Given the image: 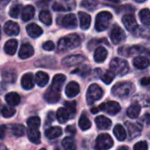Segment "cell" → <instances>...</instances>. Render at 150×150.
I'll return each instance as SVG.
<instances>
[{
    "label": "cell",
    "instance_id": "cell-7",
    "mask_svg": "<svg viewBox=\"0 0 150 150\" xmlns=\"http://www.w3.org/2000/svg\"><path fill=\"white\" fill-rule=\"evenodd\" d=\"M110 36H111V41L114 44H116V45L123 42L126 40V33H125V32L118 25H113V27L111 30Z\"/></svg>",
    "mask_w": 150,
    "mask_h": 150
},
{
    "label": "cell",
    "instance_id": "cell-17",
    "mask_svg": "<svg viewBox=\"0 0 150 150\" xmlns=\"http://www.w3.org/2000/svg\"><path fill=\"white\" fill-rule=\"evenodd\" d=\"M34 53V47L28 44V43H25L20 47V49L19 51V56L21 59H27L29 57H31Z\"/></svg>",
    "mask_w": 150,
    "mask_h": 150
},
{
    "label": "cell",
    "instance_id": "cell-50",
    "mask_svg": "<svg viewBox=\"0 0 150 150\" xmlns=\"http://www.w3.org/2000/svg\"><path fill=\"white\" fill-rule=\"evenodd\" d=\"M5 132H6V127L4 125L0 126V140H3L5 137Z\"/></svg>",
    "mask_w": 150,
    "mask_h": 150
},
{
    "label": "cell",
    "instance_id": "cell-44",
    "mask_svg": "<svg viewBox=\"0 0 150 150\" xmlns=\"http://www.w3.org/2000/svg\"><path fill=\"white\" fill-rule=\"evenodd\" d=\"M114 77H115V74H114L111 70H108V71L105 72V73L103 74V76H102V80H103V82L105 83L106 84H110V83L113 81Z\"/></svg>",
    "mask_w": 150,
    "mask_h": 150
},
{
    "label": "cell",
    "instance_id": "cell-52",
    "mask_svg": "<svg viewBox=\"0 0 150 150\" xmlns=\"http://www.w3.org/2000/svg\"><path fill=\"white\" fill-rule=\"evenodd\" d=\"M142 120L147 124L150 126V114H145L142 118Z\"/></svg>",
    "mask_w": 150,
    "mask_h": 150
},
{
    "label": "cell",
    "instance_id": "cell-5",
    "mask_svg": "<svg viewBox=\"0 0 150 150\" xmlns=\"http://www.w3.org/2000/svg\"><path fill=\"white\" fill-rule=\"evenodd\" d=\"M103 96V91L102 88L96 83H93L88 89L87 95H86L87 102L89 105H93L97 100L101 99Z\"/></svg>",
    "mask_w": 150,
    "mask_h": 150
},
{
    "label": "cell",
    "instance_id": "cell-42",
    "mask_svg": "<svg viewBox=\"0 0 150 150\" xmlns=\"http://www.w3.org/2000/svg\"><path fill=\"white\" fill-rule=\"evenodd\" d=\"M22 10V5L21 4H13L11 6V8L10 9V16L13 18H17L19 17V15L20 14V11Z\"/></svg>",
    "mask_w": 150,
    "mask_h": 150
},
{
    "label": "cell",
    "instance_id": "cell-27",
    "mask_svg": "<svg viewBox=\"0 0 150 150\" xmlns=\"http://www.w3.org/2000/svg\"><path fill=\"white\" fill-rule=\"evenodd\" d=\"M35 10L34 7L32 5H27L23 8L22 12H21V18L23 21H28L30 20L34 15Z\"/></svg>",
    "mask_w": 150,
    "mask_h": 150
},
{
    "label": "cell",
    "instance_id": "cell-4",
    "mask_svg": "<svg viewBox=\"0 0 150 150\" xmlns=\"http://www.w3.org/2000/svg\"><path fill=\"white\" fill-rule=\"evenodd\" d=\"M112 19V14L109 11H101L95 18V29L98 32L105 31Z\"/></svg>",
    "mask_w": 150,
    "mask_h": 150
},
{
    "label": "cell",
    "instance_id": "cell-41",
    "mask_svg": "<svg viewBox=\"0 0 150 150\" xmlns=\"http://www.w3.org/2000/svg\"><path fill=\"white\" fill-rule=\"evenodd\" d=\"M65 109L67 110L70 117H74V115L76 113V102L75 101L65 102Z\"/></svg>",
    "mask_w": 150,
    "mask_h": 150
},
{
    "label": "cell",
    "instance_id": "cell-29",
    "mask_svg": "<svg viewBox=\"0 0 150 150\" xmlns=\"http://www.w3.org/2000/svg\"><path fill=\"white\" fill-rule=\"evenodd\" d=\"M62 134V129L59 127H52L45 131V135L48 139L53 140L59 137Z\"/></svg>",
    "mask_w": 150,
    "mask_h": 150
},
{
    "label": "cell",
    "instance_id": "cell-31",
    "mask_svg": "<svg viewBox=\"0 0 150 150\" xmlns=\"http://www.w3.org/2000/svg\"><path fill=\"white\" fill-rule=\"evenodd\" d=\"M27 137L29 141L34 144L41 142V134L38 129H27Z\"/></svg>",
    "mask_w": 150,
    "mask_h": 150
},
{
    "label": "cell",
    "instance_id": "cell-46",
    "mask_svg": "<svg viewBox=\"0 0 150 150\" xmlns=\"http://www.w3.org/2000/svg\"><path fill=\"white\" fill-rule=\"evenodd\" d=\"M149 149V145L148 142L145 141L142 142H137L134 147H133V150H148Z\"/></svg>",
    "mask_w": 150,
    "mask_h": 150
},
{
    "label": "cell",
    "instance_id": "cell-1",
    "mask_svg": "<svg viewBox=\"0 0 150 150\" xmlns=\"http://www.w3.org/2000/svg\"><path fill=\"white\" fill-rule=\"evenodd\" d=\"M80 45V38L78 34L72 33L66 37L61 38L57 44V50L59 52H64L66 50L73 49Z\"/></svg>",
    "mask_w": 150,
    "mask_h": 150
},
{
    "label": "cell",
    "instance_id": "cell-11",
    "mask_svg": "<svg viewBox=\"0 0 150 150\" xmlns=\"http://www.w3.org/2000/svg\"><path fill=\"white\" fill-rule=\"evenodd\" d=\"M84 61H85L84 56L80 54H72V55H68L67 57L64 58L62 60V63L63 65L66 67H72V66L79 65Z\"/></svg>",
    "mask_w": 150,
    "mask_h": 150
},
{
    "label": "cell",
    "instance_id": "cell-14",
    "mask_svg": "<svg viewBox=\"0 0 150 150\" xmlns=\"http://www.w3.org/2000/svg\"><path fill=\"white\" fill-rule=\"evenodd\" d=\"M75 6V2L65 1V2H56L53 4V10L56 11H65L73 9Z\"/></svg>",
    "mask_w": 150,
    "mask_h": 150
},
{
    "label": "cell",
    "instance_id": "cell-30",
    "mask_svg": "<svg viewBox=\"0 0 150 150\" xmlns=\"http://www.w3.org/2000/svg\"><path fill=\"white\" fill-rule=\"evenodd\" d=\"M34 79H35L36 83L40 87H44L49 82V76L47 73H45L43 71H39L36 73Z\"/></svg>",
    "mask_w": 150,
    "mask_h": 150
},
{
    "label": "cell",
    "instance_id": "cell-53",
    "mask_svg": "<svg viewBox=\"0 0 150 150\" xmlns=\"http://www.w3.org/2000/svg\"><path fill=\"white\" fill-rule=\"evenodd\" d=\"M47 120H48V121L46 122V124H49V123H50V122L53 121V113H52V112H49Z\"/></svg>",
    "mask_w": 150,
    "mask_h": 150
},
{
    "label": "cell",
    "instance_id": "cell-49",
    "mask_svg": "<svg viewBox=\"0 0 150 150\" xmlns=\"http://www.w3.org/2000/svg\"><path fill=\"white\" fill-rule=\"evenodd\" d=\"M65 132L69 134H72V135H74L75 133H76V129L73 126H68L65 129Z\"/></svg>",
    "mask_w": 150,
    "mask_h": 150
},
{
    "label": "cell",
    "instance_id": "cell-38",
    "mask_svg": "<svg viewBox=\"0 0 150 150\" xmlns=\"http://www.w3.org/2000/svg\"><path fill=\"white\" fill-rule=\"evenodd\" d=\"M62 146L65 150H76V143L71 137H65L62 141Z\"/></svg>",
    "mask_w": 150,
    "mask_h": 150
},
{
    "label": "cell",
    "instance_id": "cell-19",
    "mask_svg": "<svg viewBox=\"0 0 150 150\" xmlns=\"http://www.w3.org/2000/svg\"><path fill=\"white\" fill-rule=\"evenodd\" d=\"M95 124L101 130H107L111 127V120L105 116H98L95 118Z\"/></svg>",
    "mask_w": 150,
    "mask_h": 150
},
{
    "label": "cell",
    "instance_id": "cell-9",
    "mask_svg": "<svg viewBox=\"0 0 150 150\" xmlns=\"http://www.w3.org/2000/svg\"><path fill=\"white\" fill-rule=\"evenodd\" d=\"M99 110L103 111L111 115H116L118 114L120 110H121V106L119 105V104L116 101H109L106 103H103L99 108Z\"/></svg>",
    "mask_w": 150,
    "mask_h": 150
},
{
    "label": "cell",
    "instance_id": "cell-22",
    "mask_svg": "<svg viewBox=\"0 0 150 150\" xmlns=\"http://www.w3.org/2000/svg\"><path fill=\"white\" fill-rule=\"evenodd\" d=\"M21 85L25 90H31L34 88V76L32 73L25 74L21 78Z\"/></svg>",
    "mask_w": 150,
    "mask_h": 150
},
{
    "label": "cell",
    "instance_id": "cell-20",
    "mask_svg": "<svg viewBox=\"0 0 150 150\" xmlns=\"http://www.w3.org/2000/svg\"><path fill=\"white\" fill-rule=\"evenodd\" d=\"M27 33L30 37L37 38V37H39V36H41L42 34L43 31L38 25H36L34 23H32V24H29L27 26Z\"/></svg>",
    "mask_w": 150,
    "mask_h": 150
},
{
    "label": "cell",
    "instance_id": "cell-26",
    "mask_svg": "<svg viewBox=\"0 0 150 150\" xmlns=\"http://www.w3.org/2000/svg\"><path fill=\"white\" fill-rule=\"evenodd\" d=\"M17 47H18V41L16 40L12 39V40H9L5 43V45L4 47V52L7 54L13 55L16 53Z\"/></svg>",
    "mask_w": 150,
    "mask_h": 150
},
{
    "label": "cell",
    "instance_id": "cell-40",
    "mask_svg": "<svg viewBox=\"0 0 150 150\" xmlns=\"http://www.w3.org/2000/svg\"><path fill=\"white\" fill-rule=\"evenodd\" d=\"M41 125V120L39 117H31L27 120V127L29 129H38Z\"/></svg>",
    "mask_w": 150,
    "mask_h": 150
},
{
    "label": "cell",
    "instance_id": "cell-18",
    "mask_svg": "<svg viewBox=\"0 0 150 150\" xmlns=\"http://www.w3.org/2000/svg\"><path fill=\"white\" fill-rule=\"evenodd\" d=\"M80 93V85L76 82L69 83L65 87V94L68 98H74Z\"/></svg>",
    "mask_w": 150,
    "mask_h": 150
},
{
    "label": "cell",
    "instance_id": "cell-24",
    "mask_svg": "<svg viewBox=\"0 0 150 150\" xmlns=\"http://www.w3.org/2000/svg\"><path fill=\"white\" fill-rule=\"evenodd\" d=\"M133 66L138 69H144L149 66V60L145 56H137L133 61Z\"/></svg>",
    "mask_w": 150,
    "mask_h": 150
},
{
    "label": "cell",
    "instance_id": "cell-8",
    "mask_svg": "<svg viewBox=\"0 0 150 150\" xmlns=\"http://www.w3.org/2000/svg\"><path fill=\"white\" fill-rule=\"evenodd\" d=\"M57 22L60 25L68 28V29H74L78 25L77 18L74 14H67L65 16H63L57 19Z\"/></svg>",
    "mask_w": 150,
    "mask_h": 150
},
{
    "label": "cell",
    "instance_id": "cell-39",
    "mask_svg": "<svg viewBox=\"0 0 150 150\" xmlns=\"http://www.w3.org/2000/svg\"><path fill=\"white\" fill-rule=\"evenodd\" d=\"M140 18L143 25H150V10L149 9H142L140 11Z\"/></svg>",
    "mask_w": 150,
    "mask_h": 150
},
{
    "label": "cell",
    "instance_id": "cell-33",
    "mask_svg": "<svg viewBox=\"0 0 150 150\" xmlns=\"http://www.w3.org/2000/svg\"><path fill=\"white\" fill-rule=\"evenodd\" d=\"M113 133L116 136V138L120 141V142H123L126 139L127 135H126V132L125 130V128L121 126V125H117L114 129H113Z\"/></svg>",
    "mask_w": 150,
    "mask_h": 150
},
{
    "label": "cell",
    "instance_id": "cell-3",
    "mask_svg": "<svg viewBox=\"0 0 150 150\" xmlns=\"http://www.w3.org/2000/svg\"><path fill=\"white\" fill-rule=\"evenodd\" d=\"M111 70L118 76H125L129 71L128 62L121 58H114L110 63Z\"/></svg>",
    "mask_w": 150,
    "mask_h": 150
},
{
    "label": "cell",
    "instance_id": "cell-48",
    "mask_svg": "<svg viewBox=\"0 0 150 150\" xmlns=\"http://www.w3.org/2000/svg\"><path fill=\"white\" fill-rule=\"evenodd\" d=\"M141 35L143 38L150 39V25L149 27H144L143 29L141 30Z\"/></svg>",
    "mask_w": 150,
    "mask_h": 150
},
{
    "label": "cell",
    "instance_id": "cell-6",
    "mask_svg": "<svg viewBox=\"0 0 150 150\" xmlns=\"http://www.w3.org/2000/svg\"><path fill=\"white\" fill-rule=\"evenodd\" d=\"M113 146V140L111 136L108 134H100L95 144V150H108Z\"/></svg>",
    "mask_w": 150,
    "mask_h": 150
},
{
    "label": "cell",
    "instance_id": "cell-15",
    "mask_svg": "<svg viewBox=\"0 0 150 150\" xmlns=\"http://www.w3.org/2000/svg\"><path fill=\"white\" fill-rule=\"evenodd\" d=\"M4 31L7 35L15 36V35H18L19 33V26L17 23L13 21H7L4 24Z\"/></svg>",
    "mask_w": 150,
    "mask_h": 150
},
{
    "label": "cell",
    "instance_id": "cell-47",
    "mask_svg": "<svg viewBox=\"0 0 150 150\" xmlns=\"http://www.w3.org/2000/svg\"><path fill=\"white\" fill-rule=\"evenodd\" d=\"M42 48L46 51H52L55 48V44L51 40H48L42 44Z\"/></svg>",
    "mask_w": 150,
    "mask_h": 150
},
{
    "label": "cell",
    "instance_id": "cell-10",
    "mask_svg": "<svg viewBox=\"0 0 150 150\" xmlns=\"http://www.w3.org/2000/svg\"><path fill=\"white\" fill-rule=\"evenodd\" d=\"M146 48L141 47V46H133V47H128V46H124L118 48V54L124 56H130L133 54H141L145 53Z\"/></svg>",
    "mask_w": 150,
    "mask_h": 150
},
{
    "label": "cell",
    "instance_id": "cell-37",
    "mask_svg": "<svg viewBox=\"0 0 150 150\" xmlns=\"http://www.w3.org/2000/svg\"><path fill=\"white\" fill-rule=\"evenodd\" d=\"M91 126L92 124H91V121L88 120V118L86 115L82 114L79 120V127H80V129L83 131H86V130H88L91 127Z\"/></svg>",
    "mask_w": 150,
    "mask_h": 150
},
{
    "label": "cell",
    "instance_id": "cell-57",
    "mask_svg": "<svg viewBox=\"0 0 150 150\" xmlns=\"http://www.w3.org/2000/svg\"><path fill=\"white\" fill-rule=\"evenodd\" d=\"M55 150H59V149H55Z\"/></svg>",
    "mask_w": 150,
    "mask_h": 150
},
{
    "label": "cell",
    "instance_id": "cell-54",
    "mask_svg": "<svg viewBox=\"0 0 150 150\" xmlns=\"http://www.w3.org/2000/svg\"><path fill=\"white\" fill-rule=\"evenodd\" d=\"M118 150H129V149L126 146H122V147H119Z\"/></svg>",
    "mask_w": 150,
    "mask_h": 150
},
{
    "label": "cell",
    "instance_id": "cell-21",
    "mask_svg": "<svg viewBox=\"0 0 150 150\" xmlns=\"http://www.w3.org/2000/svg\"><path fill=\"white\" fill-rule=\"evenodd\" d=\"M44 98L45 100L50 103V104H55L57 103L59 98H60V92L53 91L51 88H49L47 91L44 94Z\"/></svg>",
    "mask_w": 150,
    "mask_h": 150
},
{
    "label": "cell",
    "instance_id": "cell-56",
    "mask_svg": "<svg viewBox=\"0 0 150 150\" xmlns=\"http://www.w3.org/2000/svg\"><path fill=\"white\" fill-rule=\"evenodd\" d=\"M0 39H1V28H0Z\"/></svg>",
    "mask_w": 150,
    "mask_h": 150
},
{
    "label": "cell",
    "instance_id": "cell-45",
    "mask_svg": "<svg viewBox=\"0 0 150 150\" xmlns=\"http://www.w3.org/2000/svg\"><path fill=\"white\" fill-rule=\"evenodd\" d=\"M89 72H90V68H89L88 66H87V65H84V66H82L81 68L77 69H75L74 71H72L73 74L78 73V74H80V75H82V76H86V75H88Z\"/></svg>",
    "mask_w": 150,
    "mask_h": 150
},
{
    "label": "cell",
    "instance_id": "cell-25",
    "mask_svg": "<svg viewBox=\"0 0 150 150\" xmlns=\"http://www.w3.org/2000/svg\"><path fill=\"white\" fill-rule=\"evenodd\" d=\"M108 55L107 50L103 47H99L95 49L94 54V59L96 62H103Z\"/></svg>",
    "mask_w": 150,
    "mask_h": 150
},
{
    "label": "cell",
    "instance_id": "cell-2",
    "mask_svg": "<svg viewBox=\"0 0 150 150\" xmlns=\"http://www.w3.org/2000/svg\"><path fill=\"white\" fill-rule=\"evenodd\" d=\"M135 91L134 85L130 82L118 83L112 88V94L119 98H126Z\"/></svg>",
    "mask_w": 150,
    "mask_h": 150
},
{
    "label": "cell",
    "instance_id": "cell-32",
    "mask_svg": "<svg viewBox=\"0 0 150 150\" xmlns=\"http://www.w3.org/2000/svg\"><path fill=\"white\" fill-rule=\"evenodd\" d=\"M141 110V107L139 104L132 105L126 111L127 116L131 119H136L140 115Z\"/></svg>",
    "mask_w": 150,
    "mask_h": 150
},
{
    "label": "cell",
    "instance_id": "cell-34",
    "mask_svg": "<svg viewBox=\"0 0 150 150\" xmlns=\"http://www.w3.org/2000/svg\"><path fill=\"white\" fill-rule=\"evenodd\" d=\"M11 131L12 134L16 137H20L23 136L26 133L25 127L21 124H13L11 126Z\"/></svg>",
    "mask_w": 150,
    "mask_h": 150
},
{
    "label": "cell",
    "instance_id": "cell-16",
    "mask_svg": "<svg viewBox=\"0 0 150 150\" xmlns=\"http://www.w3.org/2000/svg\"><path fill=\"white\" fill-rule=\"evenodd\" d=\"M65 76L63 75V74H57L54 76L53 80H52V83H51V86L50 88L55 91H57V92H60L61 91V88L65 81Z\"/></svg>",
    "mask_w": 150,
    "mask_h": 150
},
{
    "label": "cell",
    "instance_id": "cell-51",
    "mask_svg": "<svg viewBox=\"0 0 150 150\" xmlns=\"http://www.w3.org/2000/svg\"><path fill=\"white\" fill-rule=\"evenodd\" d=\"M141 83L143 86H149L150 85V76H146L141 80Z\"/></svg>",
    "mask_w": 150,
    "mask_h": 150
},
{
    "label": "cell",
    "instance_id": "cell-23",
    "mask_svg": "<svg viewBox=\"0 0 150 150\" xmlns=\"http://www.w3.org/2000/svg\"><path fill=\"white\" fill-rule=\"evenodd\" d=\"M79 18H80V28L83 30H87L89 28L91 24V17L89 14H87L86 12L80 11L79 12Z\"/></svg>",
    "mask_w": 150,
    "mask_h": 150
},
{
    "label": "cell",
    "instance_id": "cell-36",
    "mask_svg": "<svg viewBox=\"0 0 150 150\" xmlns=\"http://www.w3.org/2000/svg\"><path fill=\"white\" fill-rule=\"evenodd\" d=\"M39 18L46 25H50L52 23V17L49 11H46V10L42 11L39 14Z\"/></svg>",
    "mask_w": 150,
    "mask_h": 150
},
{
    "label": "cell",
    "instance_id": "cell-13",
    "mask_svg": "<svg viewBox=\"0 0 150 150\" xmlns=\"http://www.w3.org/2000/svg\"><path fill=\"white\" fill-rule=\"evenodd\" d=\"M122 21H123V24H124L125 27L130 32H134L138 27L136 18L133 14L125 15L123 17V18H122Z\"/></svg>",
    "mask_w": 150,
    "mask_h": 150
},
{
    "label": "cell",
    "instance_id": "cell-28",
    "mask_svg": "<svg viewBox=\"0 0 150 150\" xmlns=\"http://www.w3.org/2000/svg\"><path fill=\"white\" fill-rule=\"evenodd\" d=\"M5 101L10 106H15L19 104L20 102V97L16 92H10L5 95Z\"/></svg>",
    "mask_w": 150,
    "mask_h": 150
},
{
    "label": "cell",
    "instance_id": "cell-43",
    "mask_svg": "<svg viewBox=\"0 0 150 150\" xmlns=\"http://www.w3.org/2000/svg\"><path fill=\"white\" fill-rule=\"evenodd\" d=\"M1 112H2V115H3L4 118H11V117H12V116L15 114L16 111H15V109H14L13 107H11V106H4V107L2 108Z\"/></svg>",
    "mask_w": 150,
    "mask_h": 150
},
{
    "label": "cell",
    "instance_id": "cell-12",
    "mask_svg": "<svg viewBox=\"0 0 150 150\" xmlns=\"http://www.w3.org/2000/svg\"><path fill=\"white\" fill-rule=\"evenodd\" d=\"M126 126L128 131V135L129 138L134 139L138 136H140L141 131H142V127L139 123H131V122H126Z\"/></svg>",
    "mask_w": 150,
    "mask_h": 150
},
{
    "label": "cell",
    "instance_id": "cell-35",
    "mask_svg": "<svg viewBox=\"0 0 150 150\" xmlns=\"http://www.w3.org/2000/svg\"><path fill=\"white\" fill-rule=\"evenodd\" d=\"M70 118V115L65 108H59L57 112V119L59 123L64 124Z\"/></svg>",
    "mask_w": 150,
    "mask_h": 150
},
{
    "label": "cell",
    "instance_id": "cell-55",
    "mask_svg": "<svg viewBox=\"0 0 150 150\" xmlns=\"http://www.w3.org/2000/svg\"><path fill=\"white\" fill-rule=\"evenodd\" d=\"M98 110H99V109H96V108H92V109H91V112H92V113H96V112H98Z\"/></svg>",
    "mask_w": 150,
    "mask_h": 150
}]
</instances>
